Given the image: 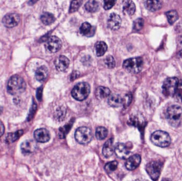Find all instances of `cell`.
<instances>
[{"instance_id":"836d02e7","label":"cell","mask_w":182,"mask_h":181,"mask_svg":"<svg viewBox=\"0 0 182 181\" xmlns=\"http://www.w3.org/2000/svg\"><path fill=\"white\" fill-rule=\"evenodd\" d=\"M175 94L178 99L182 101V80H180L178 82Z\"/></svg>"},{"instance_id":"cb8c5ba5","label":"cell","mask_w":182,"mask_h":181,"mask_svg":"<svg viewBox=\"0 0 182 181\" xmlns=\"http://www.w3.org/2000/svg\"><path fill=\"white\" fill-rule=\"evenodd\" d=\"M96 50V54L98 57L103 56L108 49V46L105 42L100 41H98L95 45Z\"/></svg>"},{"instance_id":"8992f818","label":"cell","mask_w":182,"mask_h":181,"mask_svg":"<svg viewBox=\"0 0 182 181\" xmlns=\"http://www.w3.org/2000/svg\"><path fill=\"white\" fill-rule=\"evenodd\" d=\"M75 138L79 144H88L93 138L92 130L88 127H79L75 131Z\"/></svg>"},{"instance_id":"603a6c76","label":"cell","mask_w":182,"mask_h":181,"mask_svg":"<svg viewBox=\"0 0 182 181\" xmlns=\"http://www.w3.org/2000/svg\"><path fill=\"white\" fill-rule=\"evenodd\" d=\"M136 6L132 1L127 0L123 2V11L125 14L129 16L133 15L135 13Z\"/></svg>"},{"instance_id":"2e32d148","label":"cell","mask_w":182,"mask_h":181,"mask_svg":"<svg viewBox=\"0 0 182 181\" xmlns=\"http://www.w3.org/2000/svg\"><path fill=\"white\" fill-rule=\"evenodd\" d=\"M114 151L115 155L120 159H125L130 153L127 147L125 144L121 143H118L116 144L114 149Z\"/></svg>"},{"instance_id":"e0dca14e","label":"cell","mask_w":182,"mask_h":181,"mask_svg":"<svg viewBox=\"0 0 182 181\" xmlns=\"http://www.w3.org/2000/svg\"><path fill=\"white\" fill-rule=\"evenodd\" d=\"M114 139L112 138L107 140L104 144L102 154L106 158H109L114 154V148H113Z\"/></svg>"},{"instance_id":"bcb514c9","label":"cell","mask_w":182,"mask_h":181,"mask_svg":"<svg viewBox=\"0 0 182 181\" xmlns=\"http://www.w3.org/2000/svg\"><path fill=\"white\" fill-rule=\"evenodd\" d=\"M135 181H147L146 180H144V179H136V180H135Z\"/></svg>"},{"instance_id":"e575fe53","label":"cell","mask_w":182,"mask_h":181,"mask_svg":"<svg viewBox=\"0 0 182 181\" xmlns=\"http://www.w3.org/2000/svg\"><path fill=\"white\" fill-rule=\"evenodd\" d=\"M115 1L113 0H105L104 1L103 8L105 10H109L115 4Z\"/></svg>"},{"instance_id":"5b68a950","label":"cell","mask_w":182,"mask_h":181,"mask_svg":"<svg viewBox=\"0 0 182 181\" xmlns=\"http://www.w3.org/2000/svg\"><path fill=\"white\" fill-rule=\"evenodd\" d=\"M143 59L140 57H132L125 61L123 68L127 71L136 74L141 72L143 68Z\"/></svg>"},{"instance_id":"60d3db41","label":"cell","mask_w":182,"mask_h":181,"mask_svg":"<svg viewBox=\"0 0 182 181\" xmlns=\"http://www.w3.org/2000/svg\"><path fill=\"white\" fill-rule=\"evenodd\" d=\"M176 31H180L182 30V21L177 25L176 28Z\"/></svg>"},{"instance_id":"4316f807","label":"cell","mask_w":182,"mask_h":181,"mask_svg":"<svg viewBox=\"0 0 182 181\" xmlns=\"http://www.w3.org/2000/svg\"><path fill=\"white\" fill-rule=\"evenodd\" d=\"M41 20L43 24L45 25H50L55 21V16L49 12H44L41 16Z\"/></svg>"},{"instance_id":"9a60e30c","label":"cell","mask_w":182,"mask_h":181,"mask_svg":"<svg viewBox=\"0 0 182 181\" xmlns=\"http://www.w3.org/2000/svg\"><path fill=\"white\" fill-rule=\"evenodd\" d=\"M36 148V143L32 140H25L20 145L21 150L24 154H31L35 151Z\"/></svg>"},{"instance_id":"f35d334b","label":"cell","mask_w":182,"mask_h":181,"mask_svg":"<svg viewBox=\"0 0 182 181\" xmlns=\"http://www.w3.org/2000/svg\"><path fill=\"white\" fill-rule=\"evenodd\" d=\"M5 132V127L4 124L0 120V138L3 135Z\"/></svg>"},{"instance_id":"f546056e","label":"cell","mask_w":182,"mask_h":181,"mask_svg":"<svg viewBox=\"0 0 182 181\" xmlns=\"http://www.w3.org/2000/svg\"><path fill=\"white\" fill-rule=\"evenodd\" d=\"M118 165V163L117 161L108 162L104 166V169L107 173H111L117 168Z\"/></svg>"},{"instance_id":"4fadbf2b","label":"cell","mask_w":182,"mask_h":181,"mask_svg":"<svg viewBox=\"0 0 182 181\" xmlns=\"http://www.w3.org/2000/svg\"><path fill=\"white\" fill-rule=\"evenodd\" d=\"M141 157L140 155L136 154L131 156L126 160L125 166L129 171H133L139 166L141 163Z\"/></svg>"},{"instance_id":"f6af8a7d","label":"cell","mask_w":182,"mask_h":181,"mask_svg":"<svg viewBox=\"0 0 182 181\" xmlns=\"http://www.w3.org/2000/svg\"><path fill=\"white\" fill-rule=\"evenodd\" d=\"M179 57H180V58H182V49L180 51V52L179 53Z\"/></svg>"},{"instance_id":"b9f144b4","label":"cell","mask_w":182,"mask_h":181,"mask_svg":"<svg viewBox=\"0 0 182 181\" xmlns=\"http://www.w3.org/2000/svg\"><path fill=\"white\" fill-rule=\"evenodd\" d=\"M161 181H172L171 179H167V178H164V179H163Z\"/></svg>"},{"instance_id":"44dd1931","label":"cell","mask_w":182,"mask_h":181,"mask_svg":"<svg viewBox=\"0 0 182 181\" xmlns=\"http://www.w3.org/2000/svg\"><path fill=\"white\" fill-rule=\"evenodd\" d=\"M163 6V2L161 1H147L145 3V8L152 12L160 10Z\"/></svg>"},{"instance_id":"ba28073f","label":"cell","mask_w":182,"mask_h":181,"mask_svg":"<svg viewBox=\"0 0 182 181\" xmlns=\"http://www.w3.org/2000/svg\"><path fill=\"white\" fill-rule=\"evenodd\" d=\"M162 165L158 161H152L147 165L146 170L150 177L153 181H157L160 175Z\"/></svg>"},{"instance_id":"7a4b0ae2","label":"cell","mask_w":182,"mask_h":181,"mask_svg":"<svg viewBox=\"0 0 182 181\" xmlns=\"http://www.w3.org/2000/svg\"><path fill=\"white\" fill-rule=\"evenodd\" d=\"M167 120L171 126L177 128L182 123V108L178 105H172L167 109Z\"/></svg>"},{"instance_id":"74e56055","label":"cell","mask_w":182,"mask_h":181,"mask_svg":"<svg viewBox=\"0 0 182 181\" xmlns=\"http://www.w3.org/2000/svg\"><path fill=\"white\" fill-rule=\"evenodd\" d=\"M36 108H37V105H36V104L35 103H33V106H32V107H31V111L30 112V115H29L28 117V121H30V120L33 118L34 114V113H35L36 111Z\"/></svg>"},{"instance_id":"ab89813d","label":"cell","mask_w":182,"mask_h":181,"mask_svg":"<svg viewBox=\"0 0 182 181\" xmlns=\"http://www.w3.org/2000/svg\"><path fill=\"white\" fill-rule=\"evenodd\" d=\"M42 93V88L38 89L37 92V99H38L39 100H40L41 99Z\"/></svg>"},{"instance_id":"7402d4cb","label":"cell","mask_w":182,"mask_h":181,"mask_svg":"<svg viewBox=\"0 0 182 181\" xmlns=\"http://www.w3.org/2000/svg\"><path fill=\"white\" fill-rule=\"evenodd\" d=\"M95 93L97 98L102 99L108 97L111 93V91L108 88L100 86L96 88Z\"/></svg>"},{"instance_id":"52a82bcc","label":"cell","mask_w":182,"mask_h":181,"mask_svg":"<svg viewBox=\"0 0 182 181\" xmlns=\"http://www.w3.org/2000/svg\"><path fill=\"white\" fill-rule=\"evenodd\" d=\"M178 82L179 80L178 79L175 77L167 78L163 84V92L164 95L167 97L174 95Z\"/></svg>"},{"instance_id":"f1b7e54d","label":"cell","mask_w":182,"mask_h":181,"mask_svg":"<svg viewBox=\"0 0 182 181\" xmlns=\"http://www.w3.org/2000/svg\"><path fill=\"white\" fill-rule=\"evenodd\" d=\"M167 19L168 20L169 23L170 25H172L178 19V15L177 12L175 10H171L167 12L166 14Z\"/></svg>"},{"instance_id":"1f68e13d","label":"cell","mask_w":182,"mask_h":181,"mask_svg":"<svg viewBox=\"0 0 182 181\" xmlns=\"http://www.w3.org/2000/svg\"><path fill=\"white\" fill-rule=\"evenodd\" d=\"M144 26V20L142 18L135 20L133 23V30L135 31H139L142 29Z\"/></svg>"},{"instance_id":"7bdbcfd3","label":"cell","mask_w":182,"mask_h":181,"mask_svg":"<svg viewBox=\"0 0 182 181\" xmlns=\"http://www.w3.org/2000/svg\"><path fill=\"white\" fill-rule=\"evenodd\" d=\"M179 43L182 45V36L179 38Z\"/></svg>"},{"instance_id":"3957f363","label":"cell","mask_w":182,"mask_h":181,"mask_svg":"<svg viewBox=\"0 0 182 181\" xmlns=\"http://www.w3.org/2000/svg\"><path fill=\"white\" fill-rule=\"evenodd\" d=\"M91 87L87 82H80L75 86L71 91V95L78 101L86 99L90 93Z\"/></svg>"},{"instance_id":"ee69618b","label":"cell","mask_w":182,"mask_h":181,"mask_svg":"<svg viewBox=\"0 0 182 181\" xmlns=\"http://www.w3.org/2000/svg\"><path fill=\"white\" fill-rule=\"evenodd\" d=\"M2 112H3V108L1 106H0V115L2 114Z\"/></svg>"},{"instance_id":"277c9868","label":"cell","mask_w":182,"mask_h":181,"mask_svg":"<svg viewBox=\"0 0 182 181\" xmlns=\"http://www.w3.org/2000/svg\"><path fill=\"white\" fill-rule=\"evenodd\" d=\"M151 140L155 145L162 148L168 147L171 143V138L168 133L161 130L156 131L153 133Z\"/></svg>"},{"instance_id":"ac0fdd59","label":"cell","mask_w":182,"mask_h":181,"mask_svg":"<svg viewBox=\"0 0 182 181\" xmlns=\"http://www.w3.org/2000/svg\"><path fill=\"white\" fill-rule=\"evenodd\" d=\"M95 31V27L92 26L90 23L87 22L83 23L80 28V33L87 37L93 36L94 35Z\"/></svg>"},{"instance_id":"30bf717a","label":"cell","mask_w":182,"mask_h":181,"mask_svg":"<svg viewBox=\"0 0 182 181\" xmlns=\"http://www.w3.org/2000/svg\"><path fill=\"white\" fill-rule=\"evenodd\" d=\"M20 21V18L18 14L10 13L4 16L2 19V23L5 27L11 28L14 27L18 25Z\"/></svg>"},{"instance_id":"d590c367","label":"cell","mask_w":182,"mask_h":181,"mask_svg":"<svg viewBox=\"0 0 182 181\" xmlns=\"http://www.w3.org/2000/svg\"><path fill=\"white\" fill-rule=\"evenodd\" d=\"M123 105L125 107H127L131 103L132 100V95L131 93H127L125 96V97L123 98Z\"/></svg>"},{"instance_id":"4dcf8cb0","label":"cell","mask_w":182,"mask_h":181,"mask_svg":"<svg viewBox=\"0 0 182 181\" xmlns=\"http://www.w3.org/2000/svg\"><path fill=\"white\" fill-rule=\"evenodd\" d=\"M83 1L81 0L79 1H73L71 3V6L69 8V12L73 13L79 10L80 6L82 4Z\"/></svg>"},{"instance_id":"6da1fadb","label":"cell","mask_w":182,"mask_h":181,"mask_svg":"<svg viewBox=\"0 0 182 181\" xmlns=\"http://www.w3.org/2000/svg\"><path fill=\"white\" fill-rule=\"evenodd\" d=\"M26 84L24 79L18 75L11 77L7 85V91L10 95L17 96L25 91Z\"/></svg>"},{"instance_id":"83f0119b","label":"cell","mask_w":182,"mask_h":181,"mask_svg":"<svg viewBox=\"0 0 182 181\" xmlns=\"http://www.w3.org/2000/svg\"><path fill=\"white\" fill-rule=\"evenodd\" d=\"M108 131L106 128L103 127H98L96 129L95 136L98 140H102L107 138L108 136Z\"/></svg>"},{"instance_id":"d4e9b609","label":"cell","mask_w":182,"mask_h":181,"mask_svg":"<svg viewBox=\"0 0 182 181\" xmlns=\"http://www.w3.org/2000/svg\"><path fill=\"white\" fill-rule=\"evenodd\" d=\"M99 7H100V5L99 2L94 0L88 1L86 2V4L85 5V9L87 11L92 12V13L98 11L99 9Z\"/></svg>"},{"instance_id":"d6986e66","label":"cell","mask_w":182,"mask_h":181,"mask_svg":"<svg viewBox=\"0 0 182 181\" xmlns=\"http://www.w3.org/2000/svg\"><path fill=\"white\" fill-rule=\"evenodd\" d=\"M108 104L112 107H119L123 105V98L118 94H113L110 96L108 100Z\"/></svg>"},{"instance_id":"9c48e42d","label":"cell","mask_w":182,"mask_h":181,"mask_svg":"<svg viewBox=\"0 0 182 181\" xmlns=\"http://www.w3.org/2000/svg\"><path fill=\"white\" fill-rule=\"evenodd\" d=\"M62 46V42L58 37L52 36L47 39L45 43L46 51L50 53H55L60 49Z\"/></svg>"},{"instance_id":"7c38bea8","label":"cell","mask_w":182,"mask_h":181,"mask_svg":"<svg viewBox=\"0 0 182 181\" xmlns=\"http://www.w3.org/2000/svg\"><path fill=\"white\" fill-rule=\"evenodd\" d=\"M69 64V60L64 55H60L58 57L55 61V68L60 72H63L67 70Z\"/></svg>"},{"instance_id":"d6a6232c","label":"cell","mask_w":182,"mask_h":181,"mask_svg":"<svg viewBox=\"0 0 182 181\" xmlns=\"http://www.w3.org/2000/svg\"><path fill=\"white\" fill-rule=\"evenodd\" d=\"M104 63L107 67L109 69H113L115 65V62L114 57L109 55L106 57L104 60Z\"/></svg>"},{"instance_id":"ffe728a7","label":"cell","mask_w":182,"mask_h":181,"mask_svg":"<svg viewBox=\"0 0 182 181\" xmlns=\"http://www.w3.org/2000/svg\"><path fill=\"white\" fill-rule=\"evenodd\" d=\"M49 71L47 67L45 65H42L37 69L35 73V78L38 81L42 82L45 81L48 77Z\"/></svg>"},{"instance_id":"8d00e7d4","label":"cell","mask_w":182,"mask_h":181,"mask_svg":"<svg viewBox=\"0 0 182 181\" xmlns=\"http://www.w3.org/2000/svg\"><path fill=\"white\" fill-rule=\"evenodd\" d=\"M66 114V111H65V109H63L61 108L58 109L57 111V114H56L57 119L62 120V119L63 117H64Z\"/></svg>"},{"instance_id":"8fae6325","label":"cell","mask_w":182,"mask_h":181,"mask_svg":"<svg viewBox=\"0 0 182 181\" xmlns=\"http://www.w3.org/2000/svg\"><path fill=\"white\" fill-rule=\"evenodd\" d=\"M34 138L37 142L44 143L49 141L50 139V135L49 131L44 128H38L34 132Z\"/></svg>"},{"instance_id":"484cf974","label":"cell","mask_w":182,"mask_h":181,"mask_svg":"<svg viewBox=\"0 0 182 181\" xmlns=\"http://www.w3.org/2000/svg\"><path fill=\"white\" fill-rule=\"evenodd\" d=\"M24 133V131L18 130L14 132L8 133L6 136V141L8 144L15 142L16 140H18L20 136Z\"/></svg>"},{"instance_id":"5bb4252c","label":"cell","mask_w":182,"mask_h":181,"mask_svg":"<svg viewBox=\"0 0 182 181\" xmlns=\"http://www.w3.org/2000/svg\"><path fill=\"white\" fill-rule=\"evenodd\" d=\"M121 19L117 14L112 13L110 15L108 20V26L110 29L116 30L120 27Z\"/></svg>"}]
</instances>
